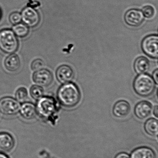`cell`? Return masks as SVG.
<instances>
[{"label":"cell","mask_w":158,"mask_h":158,"mask_svg":"<svg viewBox=\"0 0 158 158\" xmlns=\"http://www.w3.org/2000/svg\"><path fill=\"white\" fill-rule=\"evenodd\" d=\"M57 97L62 106L66 107H73L80 100V91L76 84L70 82L64 84L59 87Z\"/></svg>","instance_id":"obj_1"},{"label":"cell","mask_w":158,"mask_h":158,"mask_svg":"<svg viewBox=\"0 0 158 158\" xmlns=\"http://www.w3.org/2000/svg\"><path fill=\"white\" fill-rule=\"evenodd\" d=\"M156 82L149 75L140 74L134 80L133 87L135 93L142 97L151 95L156 88Z\"/></svg>","instance_id":"obj_2"},{"label":"cell","mask_w":158,"mask_h":158,"mask_svg":"<svg viewBox=\"0 0 158 158\" xmlns=\"http://www.w3.org/2000/svg\"><path fill=\"white\" fill-rule=\"evenodd\" d=\"M37 113L42 118H49L55 114L58 106L54 98L50 96H43L38 100L36 105Z\"/></svg>","instance_id":"obj_3"},{"label":"cell","mask_w":158,"mask_h":158,"mask_svg":"<svg viewBox=\"0 0 158 158\" xmlns=\"http://www.w3.org/2000/svg\"><path fill=\"white\" fill-rule=\"evenodd\" d=\"M19 42L14 32L9 29L0 31V49L6 54H13L18 49Z\"/></svg>","instance_id":"obj_4"},{"label":"cell","mask_w":158,"mask_h":158,"mask_svg":"<svg viewBox=\"0 0 158 158\" xmlns=\"http://www.w3.org/2000/svg\"><path fill=\"white\" fill-rule=\"evenodd\" d=\"M141 47L143 52L147 56L153 59L158 56V37L157 34L146 36L143 40Z\"/></svg>","instance_id":"obj_5"},{"label":"cell","mask_w":158,"mask_h":158,"mask_svg":"<svg viewBox=\"0 0 158 158\" xmlns=\"http://www.w3.org/2000/svg\"><path fill=\"white\" fill-rule=\"evenodd\" d=\"M20 105L16 99L5 97L0 99V111L6 115H13L19 111Z\"/></svg>","instance_id":"obj_6"},{"label":"cell","mask_w":158,"mask_h":158,"mask_svg":"<svg viewBox=\"0 0 158 158\" xmlns=\"http://www.w3.org/2000/svg\"><path fill=\"white\" fill-rule=\"evenodd\" d=\"M124 20L129 26L138 27L143 24L144 20V16L140 9L132 8L128 10L125 13Z\"/></svg>","instance_id":"obj_7"},{"label":"cell","mask_w":158,"mask_h":158,"mask_svg":"<svg viewBox=\"0 0 158 158\" xmlns=\"http://www.w3.org/2000/svg\"><path fill=\"white\" fill-rule=\"evenodd\" d=\"M32 80L37 85L41 86H47L52 84L53 77L51 71L48 69H42L35 71Z\"/></svg>","instance_id":"obj_8"},{"label":"cell","mask_w":158,"mask_h":158,"mask_svg":"<svg viewBox=\"0 0 158 158\" xmlns=\"http://www.w3.org/2000/svg\"><path fill=\"white\" fill-rule=\"evenodd\" d=\"M21 19L25 25L28 27H36L40 22V15L38 12L32 7L25 8L21 14Z\"/></svg>","instance_id":"obj_9"},{"label":"cell","mask_w":158,"mask_h":158,"mask_svg":"<svg viewBox=\"0 0 158 158\" xmlns=\"http://www.w3.org/2000/svg\"><path fill=\"white\" fill-rule=\"evenodd\" d=\"M57 79L62 84L71 81L74 77L73 69L69 66L62 65L58 68L56 73Z\"/></svg>","instance_id":"obj_10"},{"label":"cell","mask_w":158,"mask_h":158,"mask_svg":"<svg viewBox=\"0 0 158 158\" xmlns=\"http://www.w3.org/2000/svg\"><path fill=\"white\" fill-rule=\"evenodd\" d=\"M152 110V106L150 102L142 101L136 105L134 112L137 118L140 119H143L150 115Z\"/></svg>","instance_id":"obj_11"},{"label":"cell","mask_w":158,"mask_h":158,"mask_svg":"<svg viewBox=\"0 0 158 158\" xmlns=\"http://www.w3.org/2000/svg\"><path fill=\"white\" fill-rule=\"evenodd\" d=\"M130 110L131 107L129 102L126 100H121L114 105L113 113L117 118H124L130 114Z\"/></svg>","instance_id":"obj_12"},{"label":"cell","mask_w":158,"mask_h":158,"mask_svg":"<svg viewBox=\"0 0 158 158\" xmlns=\"http://www.w3.org/2000/svg\"><path fill=\"white\" fill-rule=\"evenodd\" d=\"M4 65L8 71L13 72L17 71L21 66L19 56L15 54H11L5 60Z\"/></svg>","instance_id":"obj_13"},{"label":"cell","mask_w":158,"mask_h":158,"mask_svg":"<svg viewBox=\"0 0 158 158\" xmlns=\"http://www.w3.org/2000/svg\"><path fill=\"white\" fill-rule=\"evenodd\" d=\"M21 116L26 119H31L37 114L36 106L31 102H24L20 105L19 110Z\"/></svg>","instance_id":"obj_14"},{"label":"cell","mask_w":158,"mask_h":158,"mask_svg":"<svg viewBox=\"0 0 158 158\" xmlns=\"http://www.w3.org/2000/svg\"><path fill=\"white\" fill-rule=\"evenodd\" d=\"M14 146V139L10 135L6 133H0V151L9 152Z\"/></svg>","instance_id":"obj_15"},{"label":"cell","mask_w":158,"mask_h":158,"mask_svg":"<svg viewBox=\"0 0 158 158\" xmlns=\"http://www.w3.org/2000/svg\"><path fill=\"white\" fill-rule=\"evenodd\" d=\"M150 62L146 57L140 56L135 61L134 68L136 73L138 74H145L150 69Z\"/></svg>","instance_id":"obj_16"},{"label":"cell","mask_w":158,"mask_h":158,"mask_svg":"<svg viewBox=\"0 0 158 158\" xmlns=\"http://www.w3.org/2000/svg\"><path fill=\"white\" fill-rule=\"evenodd\" d=\"M131 158H156L154 150L147 147L138 148L133 150Z\"/></svg>","instance_id":"obj_17"},{"label":"cell","mask_w":158,"mask_h":158,"mask_svg":"<svg viewBox=\"0 0 158 158\" xmlns=\"http://www.w3.org/2000/svg\"><path fill=\"white\" fill-rule=\"evenodd\" d=\"M146 132L152 136H157L158 134V122L156 119H149L144 124Z\"/></svg>","instance_id":"obj_18"},{"label":"cell","mask_w":158,"mask_h":158,"mask_svg":"<svg viewBox=\"0 0 158 158\" xmlns=\"http://www.w3.org/2000/svg\"><path fill=\"white\" fill-rule=\"evenodd\" d=\"M13 31L15 35L18 37L24 38L28 34L29 29L25 24L18 23L13 27Z\"/></svg>","instance_id":"obj_19"},{"label":"cell","mask_w":158,"mask_h":158,"mask_svg":"<svg viewBox=\"0 0 158 158\" xmlns=\"http://www.w3.org/2000/svg\"><path fill=\"white\" fill-rule=\"evenodd\" d=\"M30 93L33 99L38 100L43 96V88L39 85H33L30 89Z\"/></svg>","instance_id":"obj_20"},{"label":"cell","mask_w":158,"mask_h":158,"mask_svg":"<svg viewBox=\"0 0 158 158\" xmlns=\"http://www.w3.org/2000/svg\"><path fill=\"white\" fill-rule=\"evenodd\" d=\"M16 100L19 102L24 103L28 97V92L27 89L24 87L19 88L15 94Z\"/></svg>","instance_id":"obj_21"},{"label":"cell","mask_w":158,"mask_h":158,"mask_svg":"<svg viewBox=\"0 0 158 158\" xmlns=\"http://www.w3.org/2000/svg\"><path fill=\"white\" fill-rule=\"evenodd\" d=\"M142 11L144 16H145L147 18H152L155 15V8L151 6H145L143 7Z\"/></svg>","instance_id":"obj_22"},{"label":"cell","mask_w":158,"mask_h":158,"mask_svg":"<svg viewBox=\"0 0 158 158\" xmlns=\"http://www.w3.org/2000/svg\"><path fill=\"white\" fill-rule=\"evenodd\" d=\"M31 67L32 70L35 71H37L43 69L44 67V63L41 59H35L32 63Z\"/></svg>","instance_id":"obj_23"},{"label":"cell","mask_w":158,"mask_h":158,"mask_svg":"<svg viewBox=\"0 0 158 158\" xmlns=\"http://www.w3.org/2000/svg\"><path fill=\"white\" fill-rule=\"evenodd\" d=\"M21 15L20 14L18 13H14L10 15L9 17V20L12 24H18L21 21Z\"/></svg>","instance_id":"obj_24"},{"label":"cell","mask_w":158,"mask_h":158,"mask_svg":"<svg viewBox=\"0 0 158 158\" xmlns=\"http://www.w3.org/2000/svg\"><path fill=\"white\" fill-rule=\"evenodd\" d=\"M115 158H130V157L128 154L123 152L117 154Z\"/></svg>","instance_id":"obj_25"},{"label":"cell","mask_w":158,"mask_h":158,"mask_svg":"<svg viewBox=\"0 0 158 158\" xmlns=\"http://www.w3.org/2000/svg\"><path fill=\"white\" fill-rule=\"evenodd\" d=\"M153 78L155 82L157 84L158 83V69H156L153 72Z\"/></svg>","instance_id":"obj_26"},{"label":"cell","mask_w":158,"mask_h":158,"mask_svg":"<svg viewBox=\"0 0 158 158\" xmlns=\"http://www.w3.org/2000/svg\"><path fill=\"white\" fill-rule=\"evenodd\" d=\"M154 114L156 118L158 117V106H156L154 108Z\"/></svg>","instance_id":"obj_27"},{"label":"cell","mask_w":158,"mask_h":158,"mask_svg":"<svg viewBox=\"0 0 158 158\" xmlns=\"http://www.w3.org/2000/svg\"><path fill=\"white\" fill-rule=\"evenodd\" d=\"M0 158H8L7 156L5 155L4 154H1L0 153Z\"/></svg>","instance_id":"obj_28"},{"label":"cell","mask_w":158,"mask_h":158,"mask_svg":"<svg viewBox=\"0 0 158 158\" xmlns=\"http://www.w3.org/2000/svg\"><path fill=\"white\" fill-rule=\"evenodd\" d=\"M1 10H0V18H1Z\"/></svg>","instance_id":"obj_29"}]
</instances>
